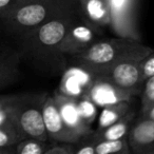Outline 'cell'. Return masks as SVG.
I'll return each mask as SVG.
<instances>
[{
    "label": "cell",
    "mask_w": 154,
    "mask_h": 154,
    "mask_svg": "<svg viewBox=\"0 0 154 154\" xmlns=\"http://www.w3.org/2000/svg\"><path fill=\"white\" fill-rule=\"evenodd\" d=\"M111 12V26L117 36L139 38L137 28L138 0H108Z\"/></svg>",
    "instance_id": "7"
},
{
    "label": "cell",
    "mask_w": 154,
    "mask_h": 154,
    "mask_svg": "<svg viewBox=\"0 0 154 154\" xmlns=\"http://www.w3.org/2000/svg\"><path fill=\"white\" fill-rule=\"evenodd\" d=\"M77 7H79V0H18L0 17V23L8 33L18 38Z\"/></svg>",
    "instance_id": "3"
},
{
    "label": "cell",
    "mask_w": 154,
    "mask_h": 154,
    "mask_svg": "<svg viewBox=\"0 0 154 154\" xmlns=\"http://www.w3.org/2000/svg\"><path fill=\"white\" fill-rule=\"evenodd\" d=\"M45 154H75V143H50Z\"/></svg>",
    "instance_id": "22"
},
{
    "label": "cell",
    "mask_w": 154,
    "mask_h": 154,
    "mask_svg": "<svg viewBox=\"0 0 154 154\" xmlns=\"http://www.w3.org/2000/svg\"><path fill=\"white\" fill-rule=\"evenodd\" d=\"M48 93L29 92L5 97L1 108L5 116L22 136L49 141L45 128L42 107Z\"/></svg>",
    "instance_id": "4"
},
{
    "label": "cell",
    "mask_w": 154,
    "mask_h": 154,
    "mask_svg": "<svg viewBox=\"0 0 154 154\" xmlns=\"http://www.w3.org/2000/svg\"><path fill=\"white\" fill-rule=\"evenodd\" d=\"M137 114L134 110L126 114L124 117L118 119L117 122H113L111 126L105 129H96L89 134V137L94 143L98 140H110V139H119L128 136V133L134 120L136 119Z\"/></svg>",
    "instance_id": "15"
},
{
    "label": "cell",
    "mask_w": 154,
    "mask_h": 154,
    "mask_svg": "<svg viewBox=\"0 0 154 154\" xmlns=\"http://www.w3.org/2000/svg\"><path fill=\"white\" fill-rule=\"evenodd\" d=\"M18 0H0V17L10 11Z\"/></svg>",
    "instance_id": "24"
},
{
    "label": "cell",
    "mask_w": 154,
    "mask_h": 154,
    "mask_svg": "<svg viewBox=\"0 0 154 154\" xmlns=\"http://www.w3.org/2000/svg\"><path fill=\"white\" fill-rule=\"evenodd\" d=\"M22 58L18 49L0 45V89L12 86L20 79Z\"/></svg>",
    "instance_id": "13"
},
{
    "label": "cell",
    "mask_w": 154,
    "mask_h": 154,
    "mask_svg": "<svg viewBox=\"0 0 154 154\" xmlns=\"http://www.w3.org/2000/svg\"><path fill=\"white\" fill-rule=\"evenodd\" d=\"M98 76L99 74L82 64L68 62L60 75L57 90L63 95L79 99L88 95L91 86Z\"/></svg>",
    "instance_id": "6"
},
{
    "label": "cell",
    "mask_w": 154,
    "mask_h": 154,
    "mask_svg": "<svg viewBox=\"0 0 154 154\" xmlns=\"http://www.w3.org/2000/svg\"><path fill=\"white\" fill-rule=\"evenodd\" d=\"M82 17L103 33L106 26H111V12L108 0H79Z\"/></svg>",
    "instance_id": "14"
},
{
    "label": "cell",
    "mask_w": 154,
    "mask_h": 154,
    "mask_svg": "<svg viewBox=\"0 0 154 154\" xmlns=\"http://www.w3.org/2000/svg\"><path fill=\"white\" fill-rule=\"evenodd\" d=\"M131 110H132V99L119 101V103L103 107V111L98 117L97 129L100 130V129H105L111 126L113 122H117L118 119L124 117Z\"/></svg>",
    "instance_id": "16"
},
{
    "label": "cell",
    "mask_w": 154,
    "mask_h": 154,
    "mask_svg": "<svg viewBox=\"0 0 154 154\" xmlns=\"http://www.w3.org/2000/svg\"><path fill=\"white\" fill-rule=\"evenodd\" d=\"M79 12L80 7L71 9L18 37L17 49L22 61L45 76H60L68 66V58L60 51V45Z\"/></svg>",
    "instance_id": "1"
},
{
    "label": "cell",
    "mask_w": 154,
    "mask_h": 154,
    "mask_svg": "<svg viewBox=\"0 0 154 154\" xmlns=\"http://www.w3.org/2000/svg\"><path fill=\"white\" fill-rule=\"evenodd\" d=\"M96 154H130L127 137L110 140H98L95 143Z\"/></svg>",
    "instance_id": "17"
},
{
    "label": "cell",
    "mask_w": 154,
    "mask_h": 154,
    "mask_svg": "<svg viewBox=\"0 0 154 154\" xmlns=\"http://www.w3.org/2000/svg\"><path fill=\"white\" fill-rule=\"evenodd\" d=\"M143 58H130L122 60L106 69L103 76L119 86L120 88L132 92L135 96L140 94L145 82L141 77V61Z\"/></svg>",
    "instance_id": "8"
},
{
    "label": "cell",
    "mask_w": 154,
    "mask_h": 154,
    "mask_svg": "<svg viewBox=\"0 0 154 154\" xmlns=\"http://www.w3.org/2000/svg\"><path fill=\"white\" fill-rule=\"evenodd\" d=\"M138 116H143V117H147V118H150V119L154 120V103L151 107L148 108L143 113L138 114Z\"/></svg>",
    "instance_id": "25"
},
{
    "label": "cell",
    "mask_w": 154,
    "mask_h": 154,
    "mask_svg": "<svg viewBox=\"0 0 154 154\" xmlns=\"http://www.w3.org/2000/svg\"><path fill=\"white\" fill-rule=\"evenodd\" d=\"M103 34V33L89 23L79 12L66 30L60 45V51L66 58L75 56L88 49L92 43L98 40Z\"/></svg>",
    "instance_id": "5"
},
{
    "label": "cell",
    "mask_w": 154,
    "mask_h": 154,
    "mask_svg": "<svg viewBox=\"0 0 154 154\" xmlns=\"http://www.w3.org/2000/svg\"><path fill=\"white\" fill-rule=\"evenodd\" d=\"M154 76V49L141 61V77L146 82L148 78Z\"/></svg>",
    "instance_id": "23"
},
{
    "label": "cell",
    "mask_w": 154,
    "mask_h": 154,
    "mask_svg": "<svg viewBox=\"0 0 154 154\" xmlns=\"http://www.w3.org/2000/svg\"><path fill=\"white\" fill-rule=\"evenodd\" d=\"M50 141L26 137L15 145V154H45Z\"/></svg>",
    "instance_id": "18"
},
{
    "label": "cell",
    "mask_w": 154,
    "mask_h": 154,
    "mask_svg": "<svg viewBox=\"0 0 154 154\" xmlns=\"http://www.w3.org/2000/svg\"><path fill=\"white\" fill-rule=\"evenodd\" d=\"M87 96L97 107L103 109V107L119 101L131 100L135 95L126 89L120 88L103 75H99L91 86Z\"/></svg>",
    "instance_id": "10"
},
{
    "label": "cell",
    "mask_w": 154,
    "mask_h": 154,
    "mask_svg": "<svg viewBox=\"0 0 154 154\" xmlns=\"http://www.w3.org/2000/svg\"><path fill=\"white\" fill-rule=\"evenodd\" d=\"M139 95H140V109L138 114H141L154 103V76H151L146 80Z\"/></svg>",
    "instance_id": "21"
},
{
    "label": "cell",
    "mask_w": 154,
    "mask_h": 154,
    "mask_svg": "<svg viewBox=\"0 0 154 154\" xmlns=\"http://www.w3.org/2000/svg\"><path fill=\"white\" fill-rule=\"evenodd\" d=\"M152 48L143 45L140 39L126 36L96 40L84 52L68 57V62L87 66L101 75L106 69L122 60L145 58Z\"/></svg>",
    "instance_id": "2"
},
{
    "label": "cell",
    "mask_w": 154,
    "mask_h": 154,
    "mask_svg": "<svg viewBox=\"0 0 154 154\" xmlns=\"http://www.w3.org/2000/svg\"><path fill=\"white\" fill-rule=\"evenodd\" d=\"M128 143L132 154H154V120L138 116L128 133Z\"/></svg>",
    "instance_id": "11"
},
{
    "label": "cell",
    "mask_w": 154,
    "mask_h": 154,
    "mask_svg": "<svg viewBox=\"0 0 154 154\" xmlns=\"http://www.w3.org/2000/svg\"><path fill=\"white\" fill-rule=\"evenodd\" d=\"M45 128L50 143H75L82 138V135L68 126L62 119L52 94H48L42 107Z\"/></svg>",
    "instance_id": "9"
},
{
    "label": "cell",
    "mask_w": 154,
    "mask_h": 154,
    "mask_svg": "<svg viewBox=\"0 0 154 154\" xmlns=\"http://www.w3.org/2000/svg\"><path fill=\"white\" fill-rule=\"evenodd\" d=\"M21 139L22 136L11 120L5 117L2 122H0V148L14 147Z\"/></svg>",
    "instance_id": "19"
},
{
    "label": "cell",
    "mask_w": 154,
    "mask_h": 154,
    "mask_svg": "<svg viewBox=\"0 0 154 154\" xmlns=\"http://www.w3.org/2000/svg\"><path fill=\"white\" fill-rule=\"evenodd\" d=\"M52 96L62 119L70 128L75 130L77 133H79L82 136L90 134L94 131L90 125H87L82 119L78 109V99L63 95L57 89L54 90Z\"/></svg>",
    "instance_id": "12"
},
{
    "label": "cell",
    "mask_w": 154,
    "mask_h": 154,
    "mask_svg": "<svg viewBox=\"0 0 154 154\" xmlns=\"http://www.w3.org/2000/svg\"><path fill=\"white\" fill-rule=\"evenodd\" d=\"M97 106L89 98L88 96L82 97L78 99V109H79V113L82 115L84 122L87 125H92L94 120L96 119L97 115H98V110H97Z\"/></svg>",
    "instance_id": "20"
}]
</instances>
